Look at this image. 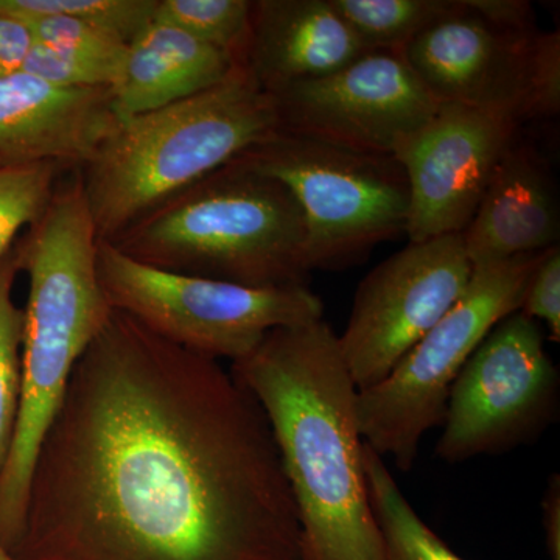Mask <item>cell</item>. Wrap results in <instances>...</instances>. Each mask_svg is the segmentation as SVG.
Masks as SVG:
<instances>
[{
  "label": "cell",
  "instance_id": "obj_1",
  "mask_svg": "<svg viewBox=\"0 0 560 560\" xmlns=\"http://www.w3.org/2000/svg\"><path fill=\"white\" fill-rule=\"evenodd\" d=\"M270 423L219 360L116 311L33 466L16 560H301Z\"/></svg>",
  "mask_w": 560,
  "mask_h": 560
},
{
  "label": "cell",
  "instance_id": "obj_2",
  "mask_svg": "<svg viewBox=\"0 0 560 560\" xmlns=\"http://www.w3.org/2000/svg\"><path fill=\"white\" fill-rule=\"evenodd\" d=\"M231 374L259 401L289 481L301 560H386L338 335L324 319L271 330Z\"/></svg>",
  "mask_w": 560,
  "mask_h": 560
},
{
  "label": "cell",
  "instance_id": "obj_3",
  "mask_svg": "<svg viewBox=\"0 0 560 560\" xmlns=\"http://www.w3.org/2000/svg\"><path fill=\"white\" fill-rule=\"evenodd\" d=\"M98 237L80 172L62 175L38 219L14 245L28 278L16 429L0 470V541L20 540L33 466L70 375L114 308L97 271Z\"/></svg>",
  "mask_w": 560,
  "mask_h": 560
},
{
  "label": "cell",
  "instance_id": "obj_4",
  "mask_svg": "<svg viewBox=\"0 0 560 560\" xmlns=\"http://www.w3.org/2000/svg\"><path fill=\"white\" fill-rule=\"evenodd\" d=\"M278 131L275 98L245 66L194 97L119 121L79 171L98 241Z\"/></svg>",
  "mask_w": 560,
  "mask_h": 560
},
{
  "label": "cell",
  "instance_id": "obj_5",
  "mask_svg": "<svg viewBox=\"0 0 560 560\" xmlns=\"http://www.w3.org/2000/svg\"><path fill=\"white\" fill-rule=\"evenodd\" d=\"M158 270L238 285H308L304 213L291 191L238 158L109 241Z\"/></svg>",
  "mask_w": 560,
  "mask_h": 560
},
{
  "label": "cell",
  "instance_id": "obj_6",
  "mask_svg": "<svg viewBox=\"0 0 560 560\" xmlns=\"http://www.w3.org/2000/svg\"><path fill=\"white\" fill-rule=\"evenodd\" d=\"M541 253L475 267L451 311L408 352L385 381L359 390L364 444L397 469L410 471L427 431L442 427L459 371L493 327L521 311Z\"/></svg>",
  "mask_w": 560,
  "mask_h": 560
},
{
  "label": "cell",
  "instance_id": "obj_7",
  "mask_svg": "<svg viewBox=\"0 0 560 560\" xmlns=\"http://www.w3.org/2000/svg\"><path fill=\"white\" fill-rule=\"evenodd\" d=\"M282 183L307 228L311 270H345L407 234L410 189L394 156L276 132L238 156Z\"/></svg>",
  "mask_w": 560,
  "mask_h": 560
},
{
  "label": "cell",
  "instance_id": "obj_8",
  "mask_svg": "<svg viewBox=\"0 0 560 560\" xmlns=\"http://www.w3.org/2000/svg\"><path fill=\"white\" fill-rule=\"evenodd\" d=\"M98 279L116 311L158 337L231 363L253 352L271 330L323 319L324 304L308 285H238L158 270L98 242Z\"/></svg>",
  "mask_w": 560,
  "mask_h": 560
},
{
  "label": "cell",
  "instance_id": "obj_9",
  "mask_svg": "<svg viewBox=\"0 0 560 560\" xmlns=\"http://www.w3.org/2000/svg\"><path fill=\"white\" fill-rule=\"evenodd\" d=\"M545 338L522 312L493 327L453 382L438 458L458 464L501 455L558 422L560 375Z\"/></svg>",
  "mask_w": 560,
  "mask_h": 560
},
{
  "label": "cell",
  "instance_id": "obj_10",
  "mask_svg": "<svg viewBox=\"0 0 560 560\" xmlns=\"http://www.w3.org/2000/svg\"><path fill=\"white\" fill-rule=\"evenodd\" d=\"M463 234L408 243L363 280L338 335L357 389L385 381L469 285Z\"/></svg>",
  "mask_w": 560,
  "mask_h": 560
},
{
  "label": "cell",
  "instance_id": "obj_11",
  "mask_svg": "<svg viewBox=\"0 0 560 560\" xmlns=\"http://www.w3.org/2000/svg\"><path fill=\"white\" fill-rule=\"evenodd\" d=\"M271 95L280 132L385 156L441 105L396 49L366 51L338 72Z\"/></svg>",
  "mask_w": 560,
  "mask_h": 560
},
{
  "label": "cell",
  "instance_id": "obj_12",
  "mask_svg": "<svg viewBox=\"0 0 560 560\" xmlns=\"http://www.w3.org/2000/svg\"><path fill=\"white\" fill-rule=\"evenodd\" d=\"M518 130L506 117L441 103L423 127L401 140L393 156L410 189L408 241L463 234Z\"/></svg>",
  "mask_w": 560,
  "mask_h": 560
},
{
  "label": "cell",
  "instance_id": "obj_13",
  "mask_svg": "<svg viewBox=\"0 0 560 560\" xmlns=\"http://www.w3.org/2000/svg\"><path fill=\"white\" fill-rule=\"evenodd\" d=\"M537 32H501L464 0H455L451 13L400 51L438 102L469 106L522 125L529 120L530 58Z\"/></svg>",
  "mask_w": 560,
  "mask_h": 560
},
{
  "label": "cell",
  "instance_id": "obj_14",
  "mask_svg": "<svg viewBox=\"0 0 560 560\" xmlns=\"http://www.w3.org/2000/svg\"><path fill=\"white\" fill-rule=\"evenodd\" d=\"M119 125L110 90H65L20 70L0 79V167L80 171Z\"/></svg>",
  "mask_w": 560,
  "mask_h": 560
},
{
  "label": "cell",
  "instance_id": "obj_15",
  "mask_svg": "<svg viewBox=\"0 0 560 560\" xmlns=\"http://www.w3.org/2000/svg\"><path fill=\"white\" fill-rule=\"evenodd\" d=\"M558 186L544 154L518 138L501 154L469 226L463 232L471 267L541 253L559 245Z\"/></svg>",
  "mask_w": 560,
  "mask_h": 560
},
{
  "label": "cell",
  "instance_id": "obj_16",
  "mask_svg": "<svg viewBox=\"0 0 560 560\" xmlns=\"http://www.w3.org/2000/svg\"><path fill=\"white\" fill-rule=\"evenodd\" d=\"M370 50L331 0H253L243 66L275 94L338 72Z\"/></svg>",
  "mask_w": 560,
  "mask_h": 560
},
{
  "label": "cell",
  "instance_id": "obj_17",
  "mask_svg": "<svg viewBox=\"0 0 560 560\" xmlns=\"http://www.w3.org/2000/svg\"><path fill=\"white\" fill-rule=\"evenodd\" d=\"M226 51L151 21L128 43L116 86L110 90L119 121L186 101L217 86L237 68Z\"/></svg>",
  "mask_w": 560,
  "mask_h": 560
},
{
  "label": "cell",
  "instance_id": "obj_18",
  "mask_svg": "<svg viewBox=\"0 0 560 560\" xmlns=\"http://www.w3.org/2000/svg\"><path fill=\"white\" fill-rule=\"evenodd\" d=\"M368 495L385 545L386 560H464L419 517L385 458L364 444Z\"/></svg>",
  "mask_w": 560,
  "mask_h": 560
},
{
  "label": "cell",
  "instance_id": "obj_19",
  "mask_svg": "<svg viewBox=\"0 0 560 560\" xmlns=\"http://www.w3.org/2000/svg\"><path fill=\"white\" fill-rule=\"evenodd\" d=\"M453 3L455 0H331L371 50L404 49L451 13Z\"/></svg>",
  "mask_w": 560,
  "mask_h": 560
},
{
  "label": "cell",
  "instance_id": "obj_20",
  "mask_svg": "<svg viewBox=\"0 0 560 560\" xmlns=\"http://www.w3.org/2000/svg\"><path fill=\"white\" fill-rule=\"evenodd\" d=\"M253 0H156L153 21L226 51L243 66Z\"/></svg>",
  "mask_w": 560,
  "mask_h": 560
},
{
  "label": "cell",
  "instance_id": "obj_21",
  "mask_svg": "<svg viewBox=\"0 0 560 560\" xmlns=\"http://www.w3.org/2000/svg\"><path fill=\"white\" fill-rule=\"evenodd\" d=\"M21 272L16 249L0 260V470L9 456L21 401V346L24 308L13 300Z\"/></svg>",
  "mask_w": 560,
  "mask_h": 560
},
{
  "label": "cell",
  "instance_id": "obj_22",
  "mask_svg": "<svg viewBox=\"0 0 560 560\" xmlns=\"http://www.w3.org/2000/svg\"><path fill=\"white\" fill-rule=\"evenodd\" d=\"M156 0H0V14L24 22L66 16L101 25L130 43L153 21Z\"/></svg>",
  "mask_w": 560,
  "mask_h": 560
},
{
  "label": "cell",
  "instance_id": "obj_23",
  "mask_svg": "<svg viewBox=\"0 0 560 560\" xmlns=\"http://www.w3.org/2000/svg\"><path fill=\"white\" fill-rule=\"evenodd\" d=\"M66 173L55 164L0 167V260L38 219Z\"/></svg>",
  "mask_w": 560,
  "mask_h": 560
},
{
  "label": "cell",
  "instance_id": "obj_24",
  "mask_svg": "<svg viewBox=\"0 0 560 560\" xmlns=\"http://www.w3.org/2000/svg\"><path fill=\"white\" fill-rule=\"evenodd\" d=\"M33 40L79 60L97 62L121 72L128 43L116 33L91 22L66 16H46L27 22ZM116 86V84H114Z\"/></svg>",
  "mask_w": 560,
  "mask_h": 560
},
{
  "label": "cell",
  "instance_id": "obj_25",
  "mask_svg": "<svg viewBox=\"0 0 560 560\" xmlns=\"http://www.w3.org/2000/svg\"><path fill=\"white\" fill-rule=\"evenodd\" d=\"M560 110V33L537 32L529 72V120L550 119Z\"/></svg>",
  "mask_w": 560,
  "mask_h": 560
},
{
  "label": "cell",
  "instance_id": "obj_26",
  "mask_svg": "<svg viewBox=\"0 0 560 560\" xmlns=\"http://www.w3.org/2000/svg\"><path fill=\"white\" fill-rule=\"evenodd\" d=\"M534 320H544L548 340L560 341V246L544 250L523 296L521 311Z\"/></svg>",
  "mask_w": 560,
  "mask_h": 560
},
{
  "label": "cell",
  "instance_id": "obj_27",
  "mask_svg": "<svg viewBox=\"0 0 560 560\" xmlns=\"http://www.w3.org/2000/svg\"><path fill=\"white\" fill-rule=\"evenodd\" d=\"M464 3L501 32L515 35H533L537 32L533 5L525 0H464Z\"/></svg>",
  "mask_w": 560,
  "mask_h": 560
},
{
  "label": "cell",
  "instance_id": "obj_28",
  "mask_svg": "<svg viewBox=\"0 0 560 560\" xmlns=\"http://www.w3.org/2000/svg\"><path fill=\"white\" fill-rule=\"evenodd\" d=\"M33 47L27 22L0 14V79L20 72Z\"/></svg>",
  "mask_w": 560,
  "mask_h": 560
},
{
  "label": "cell",
  "instance_id": "obj_29",
  "mask_svg": "<svg viewBox=\"0 0 560 560\" xmlns=\"http://www.w3.org/2000/svg\"><path fill=\"white\" fill-rule=\"evenodd\" d=\"M541 525L551 560H560V477L552 474L541 500Z\"/></svg>",
  "mask_w": 560,
  "mask_h": 560
},
{
  "label": "cell",
  "instance_id": "obj_30",
  "mask_svg": "<svg viewBox=\"0 0 560 560\" xmlns=\"http://www.w3.org/2000/svg\"><path fill=\"white\" fill-rule=\"evenodd\" d=\"M0 560H16L13 558V555L9 550H7L5 545L0 541Z\"/></svg>",
  "mask_w": 560,
  "mask_h": 560
}]
</instances>
